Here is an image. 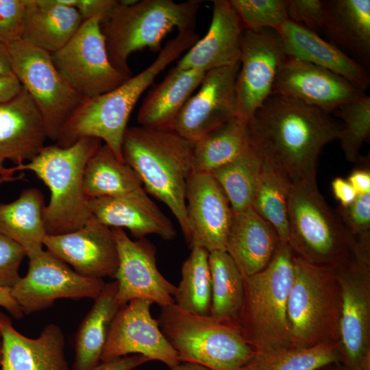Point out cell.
I'll use <instances>...</instances> for the list:
<instances>
[{"instance_id":"cell-5","label":"cell","mask_w":370,"mask_h":370,"mask_svg":"<svg viewBox=\"0 0 370 370\" xmlns=\"http://www.w3.org/2000/svg\"><path fill=\"white\" fill-rule=\"evenodd\" d=\"M200 2L142 0L119 4L101 21L106 49L112 64L128 77L132 53L148 47L160 51L161 42L173 28L178 32L194 31Z\"/></svg>"},{"instance_id":"cell-44","label":"cell","mask_w":370,"mask_h":370,"mask_svg":"<svg viewBox=\"0 0 370 370\" xmlns=\"http://www.w3.org/2000/svg\"><path fill=\"white\" fill-rule=\"evenodd\" d=\"M119 4L118 0H75V8L83 21L100 17L101 21L109 16Z\"/></svg>"},{"instance_id":"cell-47","label":"cell","mask_w":370,"mask_h":370,"mask_svg":"<svg viewBox=\"0 0 370 370\" xmlns=\"http://www.w3.org/2000/svg\"><path fill=\"white\" fill-rule=\"evenodd\" d=\"M358 195L370 193V171L369 169H357L347 179Z\"/></svg>"},{"instance_id":"cell-45","label":"cell","mask_w":370,"mask_h":370,"mask_svg":"<svg viewBox=\"0 0 370 370\" xmlns=\"http://www.w3.org/2000/svg\"><path fill=\"white\" fill-rule=\"evenodd\" d=\"M151 361L147 357L140 354L126 356L119 358L101 361L91 370H133Z\"/></svg>"},{"instance_id":"cell-29","label":"cell","mask_w":370,"mask_h":370,"mask_svg":"<svg viewBox=\"0 0 370 370\" xmlns=\"http://www.w3.org/2000/svg\"><path fill=\"white\" fill-rule=\"evenodd\" d=\"M44 195L36 188L23 190L12 202L0 203V232L25 251L32 258L42 252L47 235L44 223Z\"/></svg>"},{"instance_id":"cell-42","label":"cell","mask_w":370,"mask_h":370,"mask_svg":"<svg viewBox=\"0 0 370 370\" xmlns=\"http://www.w3.org/2000/svg\"><path fill=\"white\" fill-rule=\"evenodd\" d=\"M27 256L17 243L0 232V288H12L21 279L20 265Z\"/></svg>"},{"instance_id":"cell-49","label":"cell","mask_w":370,"mask_h":370,"mask_svg":"<svg viewBox=\"0 0 370 370\" xmlns=\"http://www.w3.org/2000/svg\"><path fill=\"white\" fill-rule=\"evenodd\" d=\"M0 306L4 308L16 319H20L24 316L22 310L11 294V289L0 288Z\"/></svg>"},{"instance_id":"cell-4","label":"cell","mask_w":370,"mask_h":370,"mask_svg":"<svg viewBox=\"0 0 370 370\" xmlns=\"http://www.w3.org/2000/svg\"><path fill=\"white\" fill-rule=\"evenodd\" d=\"M293 278V254L282 241L263 270L243 277V298L236 320L256 352L291 345L287 304Z\"/></svg>"},{"instance_id":"cell-23","label":"cell","mask_w":370,"mask_h":370,"mask_svg":"<svg viewBox=\"0 0 370 370\" xmlns=\"http://www.w3.org/2000/svg\"><path fill=\"white\" fill-rule=\"evenodd\" d=\"M243 27L229 0L212 1L206 34L179 60L176 66L204 73L239 63Z\"/></svg>"},{"instance_id":"cell-35","label":"cell","mask_w":370,"mask_h":370,"mask_svg":"<svg viewBox=\"0 0 370 370\" xmlns=\"http://www.w3.org/2000/svg\"><path fill=\"white\" fill-rule=\"evenodd\" d=\"M208 262L212 286L210 315L236 319L243 298V276L225 251L210 252Z\"/></svg>"},{"instance_id":"cell-37","label":"cell","mask_w":370,"mask_h":370,"mask_svg":"<svg viewBox=\"0 0 370 370\" xmlns=\"http://www.w3.org/2000/svg\"><path fill=\"white\" fill-rule=\"evenodd\" d=\"M262 166V160L250 146L238 157L209 173L221 186L234 212L251 208Z\"/></svg>"},{"instance_id":"cell-36","label":"cell","mask_w":370,"mask_h":370,"mask_svg":"<svg viewBox=\"0 0 370 370\" xmlns=\"http://www.w3.org/2000/svg\"><path fill=\"white\" fill-rule=\"evenodd\" d=\"M209 252L193 247L182 267V278L173 296L174 304L195 314L210 315L212 298Z\"/></svg>"},{"instance_id":"cell-38","label":"cell","mask_w":370,"mask_h":370,"mask_svg":"<svg viewBox=\"0 0 370 370\" xmlns=\"http://www.w3.org/2000/svg\"><path fill=\"white\" fill-rule=\"evenodd\" d=\"M335 113L343 122L338 140L345 158L351 162H360V151L370 135V97L364 93Z\"/></svg>"},{"instance_id":"cell-18","label":"cell","mask_w":370,"mask_h":370,"mask_svg":"<svg viewBox=\"0 0 370 370\" xmlns=\"http://www.w3.org/2000/svg\"><path fill=\"white\" fill-rule=\"evenodd\" d=\"M190 247L225 251L233 211L221 186L209 173H193L186 188Z\"/></svg>"},{"instance_id":"cell-55","label":"cell","mask_w":370,"mask_h":370,"mask_svg":"<svg viewBox=\"0 0 370 370\" xmlns=\"http://www.w3.org/2000/svg\"><path fill=\"white\" fill-rule=\"evenodd\" d=\"M1 345L0 343V361H1Z\"/></svg>"},{"instance_id":"cell-12","label":"cell","mask_w":370,"mask_h":370,"mask_svg":"<svg viewBox=\"0 0 370 370\" xmlns=\"http://www.w3.org/2000/svg\"><path fill=\"white\" fill-rule=\"evenodd\" d=\"M106 283L102 279L84 277L47 250L29 259L27 274L11 288L23 314L51 307L56 299H95Z\"/></svg>"},{"instance_id":"cell-6","label":"cell","mask_w":370,"mask_h":370,"mask_svg":"<svg viewBox=\"0 0 370 370\" xmlns=\"http://www.w3.org/2000/svg\"><path fill=\"white\" fill-rule=\"evenodd\" d=\"M158 321L180 362L242 370L256 353L236 319L189 313L173 304L161 308Z\"/></svg>"},{"instance_id":"cell-41","label":"cell","mask_w":370,"mask_h":370,"mask_svg":"<svg viewBox=\"0 0 370 370\" xmlns=\"http://www.w3.org/2000/svg\"><path fill=\"white\" fill-rule=\"evenodd\" d=\"M28 0H0V42L6 45L21 40Z\"/></svg>"},{"instance_id":"cell-1","label":"cell","mask_w":370,"mask_h":370,"mask_svg":"<svg viewBox=\"0 0 370 370\" xmlns=\"http://www.w3.org/2000/svg\"><path fill=\"white\" fill-rule=\"evenodd\" d=\"M247 126L251 147L291 184L317 178L319 155L338 140L341 130L330 114L275 95L265 100Z\"/></svg>"},{"instance_id":"cell-33","label":"cell","mask_w":370,"mask_h":370,"mask_svg":"<svg viewBox=\"0 0 370 370\" xmlns=\"http://www.w3.org/2000/svg\"><path fill=\"white\" fill-rule=\"evenodd\" d=\"M340 362L338 344L301 347L292 345L256 351L242 370H316Z\"/></svg>"},{"instance_id":"cell-32","label":"cell","mask_w":370,"mask_h":370,"mask_svg":"<svg viewBox=\"0 0 370 370\" xmlns=\"http://www.w3.org/2000/svg\"><path fill=\"white\" fill-rule=\"evenodd\" d=\"M142 186L133 169L106 145L99 147L85 166L84 188L88 199L121 196Z\"/></svg>"},{"instance_id":"cell-25","label":"cell","mask_w":370,"mask_h":370,"mask_svg":"<svg viewBox=\"0 0 370 370\" xmlns=\"http://www.w3.org/2000/svg\"><path fill=\"white\" fill-rule=\"evenodd\" d=\"M280 240L275 230L251 208L234 212L225 251L243 277L263 270Z\"/></svg>"},{"instance_id":"cell-20","label":"cell","mask_w":370,"mask_h":370,"mask_svg":"<svg viewBox=\"0 0 370 370\" xmlns=\"http://www.w3.org/2000/svg\"><path fill=\"white\" fill-rule=\"evenodd\" d=\"M88 207L92 217L99 223L110 228H125L137 239L156 234L171 241L177 234L171 220L143 186L121 196L90 198Z\"/></svg>"},{"instance_id":"cell-2","label":"cell","mask_w":370,"mask_h":370,"mask_svg":"<svg viewBox=\"0 0 370 370\" xmlns=\"http://www.w3.org/2000/svg\"><path fill=\"white\" fill-rule=\"evenodd\" d=\"M194 143L172 130L127 127L123 139L124 162L142 185L175 216L187 241V181L193 173Z\"/></svg>"},{"instance_id":"cell-31","label":"cell","mask_w":370,"mask_h":370,"mask_svg":"<svg viewBox=\"0 0 370 370\" xmlns=\"http://www.w3.org/2000/svg\"><path fill=\"white\" fill-rule=\"evenodd\" d=\"M249 147L247 122L235 116L194 143L193 172L210 173Z\"/></svg>"},{"instance_id":"cell-43","label":"cell","mask_w":370,"mask_h":370,"mask_svg":"<svg viewBox=\"0 0 370 370\" xmlns=\"http://www.w3.org/2000/svg\"><path fill=\"white\" fill-rule=\"evenodd\" d=\"M288 20L317 34L323 31L325 2L321 0H286Z\"/></svg>"},{"instance_id":"cell-27","label":"cell","mask_w":370,"mask_h":370,"mask_svg":"<svg viewBox=\"0 0 370 370\" xmlns=\"http://www.w3.org/2000/svg\"><path fill=\"white\" fill-rule=\"evenodd\" d=\"M83 22L75 8L59 0H28L22 40L51 54L71 39Z\"/></svg>"},{"instance_id":"cell-19","label":"cell","mask_w":370,"mask_h":370,"mask_svg":"<svg viewBox=\"0 0 370 370\" xmlns=\"http://www.w3.org/2000/svg\"><path fill=\"white\" fill-rule=\"evenodd\" d=\"M44 246L84 277L102 279L115 276L119 254L112 229L92 217L78 230L47 235Z\"/></svg>"},{"instance_id":"cell-51","label":"cell","mask_w":370,"mask_h":370,"mask_svg":"<svg viewBox=\"0 0 370 370\" xmlns=\"http://www.w3.org/2000/svg\"><path fill=\"white\" fill-rule=\"evenodd\" d=\"M171 370H212L201 365L190 362H181L176 367Z\"/></svg>"},{"instance_id":"cell-13","label":"cell","mask_w":370,"mask_h":370,"mask_svg":"<svg viewBox=\"0 0 370 370\" xmlns=\"http://www.w3.org/2000/svg\"><path fill=\"white\" fill-rule=\"evenodd\" d=\"M240 47L236 116L247 122L272 95L278 70L287 56L280 34L271 29H243Z\"/></svg>"},{"instance_id":"cell-7","label":"cell","mask_w":370,"mask_h":370,"mask_svg":"<svg viewBox=\"0 0 370 370\" xmlns=\"http://www.w3.org/2000/svg\"><path fill=\"white\" fill-rule=\"evenodd\" d=\"M288 220L294 256L334 270L353 257L354 240L319 192L317 178L291 184Z\"/></svg>"},{"instance_id":"cell-40","label":"cell","mask_w":370,"mask_h":370,"mask_svg":"<svg viewBox=\"0 0 370 370\" xmlns=\"http://www.w3.org/2000/svg\"><path fill=\"white\" fill-rule=\"evenodd\" d=\"M353 237L355 247L370 250V193L358 195L346 208L336 212Z\"/></svg>"},{"instance_id":"cell-10","label":"cell","mask_w":370,"mask_h":370,"mask_svg":"<svg viewBox=\"0 0 370 370\" xmlns=\"http://www.w3.org/2000/svg\"><path fill=\"white\" fill-rule=\"evenodd\" d=\"M101 23L100 17L84 21L71 39L51 54L59 73L83 98L109 92L129 78L112 64Z\"/></svg>"},{"instance_id":"cell-16","label":"cell","mask_w":370,"mask_h":370,"mask_svg":"<svg viewBox=\"0 0 370 370\" xmlns=\"http://www.w3.org/2000/svg\"><path fill=\"white\" fill-rule=\"evenodd\" d=\"M364 93L329 70L288 56L278 70L272 91L330 114Z\"/></svg>"},{"instance_id":"cell-14","label":"cell","mask_w":370,"mask_h":370,"mask_svg":"<svg viewBox=\"0 0 370 370\" xmlns=\"http://www.w3.org/2000/svg\"><path fill=\"white\" fill-rule=\"evenodd\" d=\"M117 246L119 265L115 281L120 307L143 299L161 308L174 304L176 286L167 280L156 264V250L147 238L132 240L121 228H111Z\"/></svg>"},{"instance_id":"cell-54","label":"cell","mask_w":370,"mask_h":370,"mask_svg":"<svg viewBox=\"0 0 370 370\" xmlns=\"http://www.w3.org/2000/svg\"><path fill=\"white\" fill-rule=\"evenodd\" d=\"M21 178V176H10V175H0V185L3 184V183L12 182L16 180H20Z\"/></svg>"},{"instance_id":"cell-3","label":"cell","mask_w":370,"mask_h":370,"mask_svg":"<svg viewBox=\"0 0 370 370\" xmlns=\"http://www.w3.org/2000/svg\"><path fill=\"white\" fill-rule=\"evenodd\" d=\"M101 145L94 138H82L67 147L45 146L31 160L15 165V172L34 173L49 188L50 199L44 210L47 235L69 233L83 227L91 218L84 188L87 162Z\"/></svg>"},{"instance_id":"cell-34","label":"cell","mask_w":370,"mask_h":370,"mask_svg":"<svg viewBox=\"0 0 370 370\" xmlns=\"http://www.w3.org/2000/svg\"><path fill=\"white\" fill-rule=\"evenodd\" d=\"M290 180L281 172L262 162L251 208L276 232L282 241L288 242V200Z\"/></svg>"},{"instance_id":"cell-52","label":"cell","mask_w":370,"mask_h":370,"mask_svg":"<svg viewBox=\"0 0 370 370\" xmlns=\"http://www.w3.org/2000/svg\"><path fill=\"white\" fill-rule=\"evenodd\" d=\"M5 160L0 158V175L14 176L15 171L12 167L7 168L4 166Z\"/></svg>"},{"instance_id":"cell-28","label":"cell","mask_w":370,"mask_h":370,"mask_svg":"<svg viewBox=\"0 0 370 370\" xmlns=\"http://www.w3.org/2000/svg\"><path fill=\"white\" fill-rule=\"evenodd\" d=\"M323 31L331 43L367 64L370 59V0H328Z\"/></svg>"},{"instance_id":"cell-53","label":"cell","mask_w":370,"mask_h":370,"mask_svg":"<svg viewBox=\"0 0 370 370\" xmlns=\"http://www.w3.org/2000/svg\"><path fill=\"white\" fill-rule=\"evenodd\" d=\"M316 370H347L340 362L323 366Z\"/></svg>"},{"instance_id":"cell-50","label":"cell","mask_w":370,"mask_h":370,"mask_svg":"<svg viewBox=\"0 0 370 370\" xmlns=\"http://www.w3.org/2000/svg\"><path fill=\"white\" fill-rule=\"evenodd\" d=\"M13 75L8 46L0 42V77Z\"/></svg>"},{"instance_id":"cell-9","label":"cell","mask_w":370,"mask_h":370,"mask_svg":"<svg viewBox=\"0 0 370 370\" xmlns=\"http://www.w3.org/2000/svg\"><path fill=\"white\" fill-rule=\"evenodd\" d=\"M12 72L32 98L56 141L65 121L83 99L55 66L51 53L21 40L8 45Z\"/></svg>"},{"instance_id":"cell-11","label":"cell","mask_w":370,"mask_h":370,"mask_svg":"<svg viewBox=\"0 0 370 370\" xmlns=\"http://www.w3.org/2000/svg\"><path fill=\"white\" fill-rule=\"evenodd\" d=\"M335 271L342 299L340 363L347 370H370V258L354 254Z\"/></svg>"},{"instance_id":"cell-21","label":"cell","mask_w":370,"mask_h":370,"mask_svg":"<svg viewBox=\"0 0 370 370\" xmlns=\"http://www.w3.org/2000/svg\"><path fill=\"white\" fill-rule=\"evenodd\" d=\"M0 370H70L65 356V338L59 326L49 323L36 338H28L0 311Z\"/></svg>"},{"instance_id":"cell-56","label":"cell","mask_w":370,"mask_h":370,"mask_svg":"<svg viewBox=\"0 0 370 370\" xmlns=\"http://www.w3.org/2000/svg\"><path fill=\"white\" fill-rule=\"evenodd\" d=\"M0 338H1V332H0Z\"/></svg>"},{"instance_id":"cell-39","label":"cell","mask_w":370,"mask_h":370,"mask_svg":"<svg viewBox=\"0 0 370 370\" xmlns=\"http://www.w3.org/2000/svg\"><path fill=\"white\" fill-rule=\"evenodd\" d=\"M243 29L277 30L288 21L286 0H229Z\"/></svg>"},{"instance_id":"cell-30","label":"cell","mask_w":370,"mask_h":370,"mask_svg":"<svg viewBox=\"0 0 370 370\" xmlns=\"http://www.w3.org/2000/svg\"><path fill=\"white\" fill-rule=\"evenodd\" d=\"M116 291L115 280L106 284L82 321L75 336L73 370H91L101 362L111 323L121 308Z\"/></svg>"},{"instance_id":"cell-17","label":"cell","mask_w":370,"mask_h":370,"mask_svg":"<svg viewBox=\"0 0 370 370\" xmlns=\"http://www.w3.org/2000/svg\"><path fill=\"white\" fill-rule=\"evenodd\" d=\"M240 63L205 73L199 90L185 103L173 131L195 143L236 116V81Z\"/></svg>"},{"instance_id":"cell-15","label":"cell","mask_w":370,"mask_h":370,"mask_svg":"<svg viewBox=\"0 0 370 370\" xmlns=\"http://www.w3.org/2000/svg\"><path fill=\"white\" fill-rule=\"evenodd\" d=\"M153 304L147 299H136L119 309L111 323L101 361L136 354L160 361L171 369L181 362L158 321L151 314Z\"/></svg>"},{"instance_id":"cell-22","label":"cell","mask_w":370,"mask_h":370,"mask_svg":"<svg viewBox=\"0 0 370 370\" xmlns=\"http://www.w3.org/2000/svg\"><path fill=\"white\" fill-rule=\"evenodd\" d=\"M42 117L24 88L0 103V158L16 165L34 158L45 146Z\"/></svg>"},{"instance_id":"cell-26","label":"cell","mask_w":370,"mask_h":370,"mask_svg":"<svg viewBox=\"0 0 370 370\" xmlns=\"http://www.w3.org/2000/svg\"><path fill=\"white\" fill-rule=\"evenodd\" d=\"M205 73L175 66L147 94L138 110L140 126L172 130L176 118L193 92L199 86Z\"/></svg>"},{"instance_id":"cell-24","label":"cell","mask_w":370,"mask_h":370,"mask_svg":"<svg viewBox=\"0 0 370 370\" xmlns=\"http://www.w3.org/2000/svg\"><path fill=\"white\" fill-rule=\"evenodd\" d=\"M287 56L329 70L365 92L370 83L367 69L319 34L291 21L276 30Z\"/></svg>"},{"instance_id":"cell-8","label":"cell","mask_w":370,"mask_h":370,"mask_svg":"<svg viewBox=\"0 0 370 370\" xmlns=\"http://www.w3.org/2000/svg\"><path fill=\"white\" fill-rule=\"evenodd\" d=\"M294 278L287 304L291 345L338 344L341 291L336 271L294 256Z\"/></svg>"},{"instance_id":"cell-46","label":"cell","mask_w":370,"mask_h":370,"mask_svg":"<svg viewBox=\"0 0 370 370\" xmlns=\"http://www.w3.org/2000/svg\"><path fill=\"white\" fill-rule=\"evenodd\" d=\"M332 190L335 198L340 202V206L346 208L357 198L358 195L347 179L341 177L334 178Z\"/></svg>"},{"instance_id":"cell-48","label":"cell","mask_w":370,"mask_h":370,"mask_svg":"<svg viewBox=\"0 0 370 370\" xmlns=\"http://www.w3.org/2000/svg\"><path fill=\"white\" fill-rule=\"evenodd\" d=\"M21 88V84L14 74L0 77V103L14 97Z\"/></svg>"}]
</instances>
